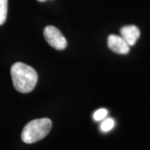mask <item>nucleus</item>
<instances>
[{"label":"nucleus","instance_id":"39448f33","mask_svg":"<svg viewBox=\"0 0 150 150\" xmlns=\"http://www.w3.org/2000/svg\"><path fill=\"white\" fill-rule=\"evenodd\" d=\"M120 34L122 38L127 42L129 46H133L139 38L140 31L135 25H128L122 27Z\"/></svg>","mask_w":150,"mask_h":150},{"label":"nucleus","instance_id":"f03ea898","mask_svg":"<svg viewBox=\"0 0 150 150\" xmlns=\"http://www.w3.org/2000/svg\"><path fill=\"white\" fill-rule=\"evenodd\" d=\"M52 127L49 118L35 119L28 122L22 129L21 138L25 143L31 144L43 139L47 136Z\"/></svg>","mask_w":150,"mask_h":150},{"label":"nucleus","instance_id":"20e7f679","mask_svg":"<svg viewBox=\"0 0 150 150\" xmlns=\"http://www.w3.org/2000/svg\"><path fill=\"white\" fill-rule=\"evenodd\" d=\"M108 46L112 52L120 54H127L130 50V46L121 35H110L108 38Z\"/></svg>","mask_w":150,"mask_h":150},{"label":"nucleus","instance_id":"f257e3e1","mask_svg":"<svg viewBox=\"0 0 150 150\" xmlns=\"http://www.w3.org/2000/svg\"><path fill=\"white\" fill-rule=\"evenodd\" d=\"M13 83L17 91L30 93L34 89L38 81V74L34 69L21 62H17L11 68Z\"/></svg>","mask_w":150,"mask_h":150},{"label":"nucleus","instance_id":"1a4fd4ad","mask_svg":"<svg viewBox=\"0 0 150 150\" xmlns=\"http://www.w3.org/2000/svg\"><path fill=\"white\" fill-rule=\"evenodd\" d=\"M38 1H40V2H42V1H45L47 0H38Z\"/></svg>","mask_w":150,"mask_h":150},{"label":"nucleus","instance_id":"7ed1b4c3","mask_svg":"<svg viewBox=\"0 0 150 150\" xmlns=\"http://www.w3.org/2000/svg\"><path fill=\"white\" fill-rule=\"evenodd\" d=\"M44 37L50 46L57 50H63L67 47V40L59 29L54 26H47L44 29Z\"/></svg>","mask_w":150,"mask_h":150},{"label":"nucleus","instance_id":"6e6552de","mask_svg":"<svg viewBox=\"0 0 150 150\" xmlns=\"http://www.w3.org/2000/svg\"><path fill=\"white\" fill-rule=\"evenodd\" d=\"M108 115V110L106 108H100L95 112L93 115V118L95 120L100 121L106 117Z\"/></svg>","mask_w":150,"mask_h":150},{"label":"nucleus","instance_id":"0eeeda50","mask_svg":"<svg viewBox=\"0 0 150 150\" xmlns=\"http://www.w3.org/2000/svg\"><path fill=\"white\" fill-rule=\"evenodd\" d=\"M114 126H115V121H114V120L112 119V118H108V119L105 120L102 123L100 128L101 130L104 131V132H108V131L111 130Z\"/></svg>","mask_w":150,"mask_h":150},{"label":"nucleus","instance_id":"423d86ee","mask_svg":"<svg viewBox=\"0 0 150 150\" xmlns=\"http://www.w3.org/2000/svg\"><path fill=\"white\" fill-rule=\"evenodd\" d=\"M8 0H0V25H2L6 20Z\"/></svg>","mask_w":150,"mask_h":150}]
</instances>
